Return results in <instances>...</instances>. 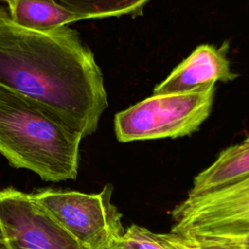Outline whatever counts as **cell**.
Listing matches in <instances>:
<instances>
[{
	"mask_svg": "<svg viewBox=\"0 0 249 249\" xmlns=\"http://www.w3.org/2000/svg\"><path fill=\"white\" fill-rule=\"evenodd\" d=\"M0 86L60 115L83 138L108 106L102 72L79 33L64 25L28 29L0 6Z\"/></svg>",
	"mask_w": 249,
	"mask_h": 249,
	"instance_id": "obj_1",
	"label": "cell"
},
{
	"mask_svg": "<svg viewBox=\"0 0 249 249\" xmlns=\"http://www.w3.org/2000/svg\"><path fill=\"white\" fill-rule=\"evenodd\" d=\"M83 136L60 115L0 86V153L44 181L76 179Z\"/></svg>",
	"mask_w": 249,
	"mask_h": 249,
	"instance_id": "obj_2",
	"label": "cell"
},
{
	"mask_svg": "<svg viewBox=\"0 0 249 249\" xmlns=\"http://www.w3.org/2000/svg\"><path fill=\"white\" fill-rule=\"evenodd\" d=\"M171 232L188 244L249 249V177L204 195L187 196L171 211Z\"/></svg>",
	"mask_w": 249,
	"mask_h": 249,
	"instance_id": "obj_3",
	"label": "cell"
},
{
	"mask_svg": "<svg viewBox=\"0 0 249 249\" xmlns=\"http://www.w3.org/2000/svg\"><path fill=\"white\" fill-rule=\"evenodd\" d=\"M215 85L190 91L153 94L115 116L120 142L178 138L196 132L212 110Z\"/></svg>",
	"mask_w": 249,
	"mask_h": 249,
	"instance_id": "obj_4",
	"label": "cell"
},
{
	"mask_svg": "<svg viewBox=\"0 0 249 249\" xmlns=\"http://www.w3.org/2000/svg\"><path fill=\"white\" fill-rule=\"evenodd\" d=\"M112 193L107 184L97 194L45 189L32 196L83 249H110L124 232Z\"/></svg>",
	"mask_w": 249,
	"mask_h": 249,
	"instance_id": "obj_5",
	"label": "cell"
},
{
	"mask_svg": "<svg viewBox=\"0 0 249 249\" xmlns=\"http://www.w3.org/2000/svg\"><path fill=\"white\" fill-rule=\"evenodd\" d=\"M0 227L7 249H83L32 194L0 191Z\"/></svg>",
	"mask_w": 249,
	"mask_h": 249,
	"instance_id": "obj_6",
	"label": "cell"
},
{
	"mask_svg": "<svg viewBox=\"0 0 249 249\" xmlns=\"http://www.w3.org/2000/svg\"><path fill=\"white\" fill-rule=\"evenodd\" d=\"M227 53L228 44L220 48L208 44L198 46L155 87L153 94L190 91L216 82L233 81L237 75L231 69Z\"/></svg>",
	"mask_w": 249,
	"mask_h": 249,
	"instance_id": "obj_7",
	"label": "cell"
},
{
	"mask_svg": "<svg viewBox=\"0 0 249 249\" xmlns=\"http://www.w3.org/2000/svg\"><path fill=\"white\" fill-rule=\"evenodd\" d=\"M249 177V137L223 150L193 181L188 196H196L238 183Z\"/></svg>",
	"mask_w": 249,
	"mask_h": 249,
	"instance_id": "obj_8",
	"label": "cell"
},
{
	"mask_svg": "<svg viewBox=\"0 0 249 249\" xmlns=\"http://www.w3.org/2000/svg\"><path fill=\"white\" fill-rule=\"evenodd\" d=\"M8 13L18 25L47 30L68 25L85 18L55 0H6Z\"/></svg>",
	"mask_w": 249,
	"mask_h": 249,
	"instance_id": "obj_9",
	"label": "cell"
},
{
	"mask_svg": "<svg viewBox=\"0 0 249 249\" xmlns=\"http://www.w3.org/2000/svg\"><path fill=\"white\" fill-rule=\"evenodd\" d=\"M85 19L140 15L150 0H55Z\"/></svg>",
	"mask_w": 249,
	"mask_h": 249,
	"instance_id": "obj_10",
	"label": "cell"
},
{
	"mask_svg": "<svg viewBox=\"0 0 249 249\" xmlns=\"http://www.w3.org/2000/svg\"><path fill=\"white\" fill-rule=\"evenodd\" d=\"M110 249H192L178 234L157 233L150 230L131 225Z\"/></svg>",
	"mask_w": 249,
	"mask_h": 249,
	"instance_id": "obj_11",
	"label": "cell"
},
{
	"mask_svg": "<svg viewBox=\"0 0 249 249\" xmlns=\"http://www.w3.org/2000/svg\"><path fill=\"white\" fill-rule=\"evenodd\" d=\"M189 245L191 246L192 249H232L229 246L218 244V243H193Z\"/></svg>",
	"mask_w": 249,
	"mask_h": 249,
	"instance_id": "obj_12",
	"label": "cell"
},
{
	"mask_svg": "<svg viewBox=\"0 0 249 249\" xmlns=\"http://www.w3.org/2000/svg\"><path fill=\"white\" fill-rule=\"evenodd\" d=\"M0 243H4V236H3V232L0 227Z\"/></svg>",
	"mask_w": 249,
	"mask_h": 249,
	"instance_id": "obj_13",
	"label": "cell"
},
{
	"mask_svg": "<svg viewBox=\"0 0 249 249\" xmlns=\"http://www.w3.org/2000/svg\"><path fill=\"white\" fill-rule=\"evenodd\" d=\"M0 249H7L4 243H0Z\"/></svg>",
	"mask_w": 249,
	"mask_h": 249,
	"instance_id": "obj_14",
	"label": "cell"
},
{
	"mask_svg": "<svg viewBox=\"0 0 249 249\" xmlns=\"http://www.w3.org/2000/svg\"><path fill=\"white\" fill-rule=\"evenodd\" d=\"M0 1H3V2H5V1H6V0H0Z\"/></svg>",
	"mask_w": 249,
	"mask_h": 249,
	"instance_id": "obj_15",
	"label": "cell"
}]
</instances>
